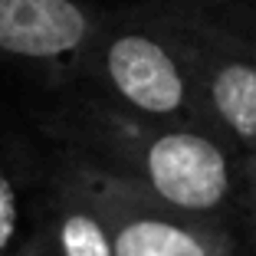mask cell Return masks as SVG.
I'll use <instances>...</instances> for the list:
<instances>
[{
	"mask_svg": "<svg viewBox=\"0 0 256 256\" xmlns=\"http://www.w3.org/2000/svg\"><path fill=\"white\" fill-rule=\"evenodd\" d=\"M43 154L20 138H0V256H40Z\"/></svg>",
	"mask_w": 256,
	"mask_h": 256,
	"instance_id": "obj_7",
	"label": "cell"
},
{
	"mask_svg": "<svg viewBox=\"0 0 256 256\" xmlns=\"http://www.w3.org/2000/svg\"><path fill=\"white\" fill-rule=\"evenodd\" d=\"M66 154L76 161L106 220L115 256H246L230 224L178 214L72 151Z\"/></svg>",
	"mask_w": 256,
	"mask_h": 256,
	"instance_id": "obj_4",
	"label": "cell"
},
{
	"mask_svg": "<svg viewBox=\"0 0 256 256\" xmlns=\"http://www.w3.org/2000/svg\"><path fill=\"white\" fill-rule=\"evenodd\" d=\"M246 230V243L256 253V148L236 161V214Z\"/></svg>",
	"mask_w": 256,
	"mask_h": 256,
	"instance_id": "obj_8",
	"label": "cell"
},
{
	"mask_svg": "<svg viewBox=\"0 0 256 256\" xmlns=\"http://www.w3.org/2000/svg\"><path fill=\"white\" fill-rule=\"evenodd\" d=\"M53 148L132 184L178 214L230 224L236 214V154L204 128L128 115L79 86L53 92L40 115Z\"/></svg>",
	"mask_w": 256,
	"mask_h": 256,
	"instance_id": "obj_1",
	"label": "cell"
},
{
	"mask_svg": "<svg viewBox=\"0 0 256 256\" xmlns=\"http://www.w3.org/2000/svg\"><path fill=\"white\" fill-rule=\"evenodd\" d=\"M89 0H0V66L30 69L50 89H66L102 16Z\"/></svg>",
	"mask_w": 256,
	"mask_h": 256,
	"instance_id": "obj_5",
	"label": "cell"
},
{
	"mask_svg": "<svg viewBox=\"0 0 256 256\" xmlns=\"http://www.w3.org/2000/svg\"><path fill=\"white\" fill-rule=\"evenodd\" d=\"M204 122L236 158L256 148V0H168Z\"/></svg>",
	"mask_w": 256,
	"mask_h": 256,
	"instance_id": "obj_3",
	"label": "cell"
},
{
	"mask_svg": "<svg viewBox=\"0 0 256 256\" xmlns=\"http://www.w3.org/2000/svg\"><path fill=\"white\" fill-rule=\"evenodd\" d=\"M72 86L144 122L210 132L168 0L102 10L76 62Z\"/></svg>",
	"mask_w": 256,
	"mask_h": 256,
	"instance_id": "obj_2",
	"label": "cell"
},
{
	"mask_svg": "<svg viewBox=\"0 0 256 256\" xmlns=\"http://www.w3.org/2000/svg\"><path fill=\"white\" fill-rule=\"evenodd\" d=\"M40 256H115L106 220L62 148L43 154Z\"/></svg>",
	"mask_w": 256,
	"mask_h": 256,
	"instance_id": "obj_6",
	"label": "cell"
}]
</instances>
